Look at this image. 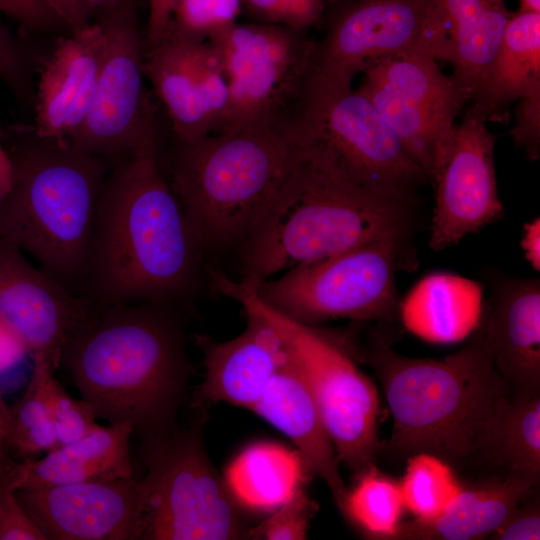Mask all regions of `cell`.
Listing matches in <instances>:
<instances>
[{"label":"cell","instance_id":"obj_11","mask_svg":"<svg viewBox=\"0 0 540 540\" xmlns=\"http://www.w3.org/2000/svg\"><path fill=\"white\" fill-rule=\"evenodd\" d=\"M216 51L229 101L219 132L285 124L315 65L317 43L286 26L234 23L207 39Z\"/></svg>","mask_w":540,"mask_h":540},{"label":"cell","instance_id":"obj_45","mask_svg":"<svg viewBox=\"0 0 540 540\" xmlns=\"http://www.w3.org/2000/svg\"><path fill=\"white\" fill-rule=\"evenodd\" d=\"M528 262L534 269H540V222L539 218L529 222L524 229L521 242Z\"/></svg>","mask_w":540,"mask_h":540},{"label":"cell","instance_id":"obj_3","mask_svg":"<svg viewBox=\"0 0 540 540\" xmlns=\"http://www.w3.org/2000/svg\"><path fill=\"white\" fill-rule=\"evenodd\" d=\"M349 347L373 369L392 415L380 451L398 460L424 452L455 470L484 471L488 428L513 391L494 366L479 322L468 341L442 359L399 354L381 332H372L362 347L350 340Z\"/></svg>","mask_w":540,"mask_h":540},{"label":"cell","instance_id":"obj_7","mask_svg":"<svg viewBox=\"0 0 540 540\" xmlns=\"http://www.w3.org/2000/svg\"><path fill=\"white\" fill-rule=\"evenodd\" d=\"M294 149L382 196L410 202L428 177L352 81L313 68L284 125Z\"/></svg>","mask_w":540,"mask_h":540},{"label":"cell","instance_id":"obj_21","mask_svg":"<svg viewBox=\"0 0 540 540\" xmlns=\"http://www.w3.org/2000/svg\"><path fill=\"white\" fill-rule=\"evenodd\" d=\"M479 320L498 373L515 393H540V281L493 277Z\"/></svg>","mask_w":540,"mask_h":540},{"label":"cell","instance_id":"obj_6","mask_svg":"<svg viewBox=\"0 0 540 540\" xmlns=\"http://www.w3.org/2000/svg\"><path fill=\"white\" fill-rule=\"evenodd\" d=\"M294 158L283 124H252L191 140L177 138L170 185L204 248L242 242Z\"/></svg>","mask_w":540,"mask_h":540},{"label":"cell","instance_id":"obj_37","mask_svg":"<svg viewBox=\"0 0 540 540\" xmlns=\"http://www.w3.org/2000/svg\"><path fill=\"white\" fill-rule=\"evenodd\" d=\"M29 70L22 46L0 21V79L19 97L34 103Z\"/></svg>","mask_w":540,"mask_h":540},{"label":"cell","instance_id":"obj_27","mask_svg":"<svg viewBox=\"0 0 540 540\" xmlns=\"http://www.w3.org/2000/svg\"><path fill=\"white\" fill-rule=\"evenodd\" d=\"M309 480L299 452L273 442L246 447L231 461L224 475L237 504L268 513L289 500Z\"/></svg>","mask_w":540,"mask_h":540},{"label":"cell","instance_id":"obj_44","mask_svg":"<svg viewBox=\"0 0 540 540\" xmlns=\"http://www.w3.org/2000/svg\"><path fill=\"white\" fill-rule=\"evenodd\" d=\"M26 354L20 339L0 317V374L17 365Z\"/></svg>","mask_w":540,"mask_h":540},{"label":"cell","instance_id":"obj_22","mask_svg":"<svg viewBox=\"0 0 540 540\" xmlns=\"http://www.w3.org/2000/svg\"><path fill=\"white\" fill-rule=\"evenodd\" d=\"M251 411L293 442L310 478L323 480L341 508L347 488L340 475V462L311 390L293 357L271 379Z\"/></svg>","mask_w":540,"mask_h":540},{"label":"cell","instance_id":"obj_9","mask_svg":"<svg viewBox=\"0 0 540 540\" xmlns=\"http://www.w3.org/2000/svg\"><path fill=\"white\" fill-rule=\"evenodd\" d=\"M135 540H231L246 535L238 504L212 464L202 422L142 443Z\"/></svg>","mask_w":540,"mask_h":540},{"label":"cell","instance_id":"obj_41","mask_svg":"<svg viewBox=\"0 0 540 540\" xmlns=\"http://www.w3.org/2000/svg\"><path fill=\"white\" fill-rule=\"evenodd\" d=\"M0 11L33 29L45 30L59 22L43 0H0Z\"/></svg>","mask_w":540,"mask_h":540},{"label":"cell","instance_id":"obj_12","mask_svg":"<svg viewBox=\"0 0 540 540\" xmlns=\"http://www.w3.org/2000/svg\"><path fill=\"white\" fill-rule=\"evenodd\" d=\"M96 21L106 39L98 87L85 122L69 141L111 166L137 148L157 145L154 107L144 89L136 0H120Z\"/></svg>","mask_w":540,"mask_h":540},{"label":"cell","instance_id":"obj_35","mask_svg":"<svg viewBox=\"0 0 540 540\" xmlns=\"http://www.w3.org/2000/svg\"><path fill=\"white\" fill-rule=\"evenodd\" d=\"M50 417L59 446L74 442L99 426L89 405L68 394L56 378L51 388Z\"/></svg>","mask_w":540,"mask_h":540},{"label":"cell","instance_id":"obj_46","mask_svg":"<svg viewBox=\"0 0 540 540\" xmlns=\"http://www.w3.org/2000/svg\"><path fill=\"white\" fill-rule=\"evenodd\" d=\"M89 16L97 17L101 13L113 7L120 0H81Z\"/></svg>","mask_w":540,"mask_h":540},{"label":"cell","instance_id":"obj_26","mask_svg":"<svg viewBox=\"0 0 540 540\" xmlns=\"http://www.w3.org/2000/svg\"><path fill=\"white\" fill-rule=\"evenodd\" d=\"M536 94H540V13L518 10L511 13L471 101L487 122H504L513 102Z\"/></svg>","mask_w":540,"mask_h":540},{"label":"cell","instance_id":"obj_20","mask_svg":"<svg viewBox=\"0 0 540 540\" xmlns=\"http://www.w3.org/2000/svg\"><path fill=\"white\" fill-rule=\"evenodd\" d=\"M244 312L246 327L232 339L195 336L204 365L203 380L194 393L196 408L205 402H224L251 410L271 379L291 361L279 332L261 316Z\"/></svg>","mask_w":540,"mask_h":540},{"label":"cell","instance_id":"obj_19","mask_svg":"<svg viewBox=\"0 0 540 540\" xmlns=\"http://www.w3.org/2000/svg\"><path fill=\"white\" fill-rule=\"evenodd\" d=\"M105 48L97 21L56 40L34 97L31 128L38 137L69 140L81 128L94 103Z\"/></svg>","mask_w":540,"mask_h":540},{"label":"cell","instance_id":"obj_38","mask_svg":"<svg viewBox=\"0 0 540 540\" xmlns=\"http://www.w3.org/2000/svg\"><path fill=\"white\" fill-rule=\"evenodd\" d=\"M0 540H46L15 491L0 481Z\"/></svg>","mask_w":540,"mask_h":540},{"label":"cell","instance_id":"obj_32","mask_svg":"<svg viewBox=\"0 0 540 540\" xmlns=\"http://www.w3.org/2000/svg\"><path fill=\"white\" fill-rule=\"evenodd\" d=\"M242 0H176L170 26L187 36L208 39L236 23Z\"/></svg>","mask_w":540,"mask_h":540},{"label":"cell","instance_id":"obj_42","mask_svg":"<svg viewBox=\"0 0 540 540\" xmlns=\"http://www.w3.org/2000/svg\"><path fill=\"white\" fill-rule=\"evenodd\" d=\"M43 2L70 32L79 31L91 23L81 0H43Z\"/></svg>","mask_w":540,"mask_h":540},{"label":"cell","instance_id":"obj_50","mask_svg":"<svg viewBox=\"0 0 540 540\" xmlns=\"http://www.w3.org/2000/svg\"><path fill=\"white\" fill-rule=\"evenodd\" d=\"M4 136H5V132L0 127V140L3 139Z\"/></svg>","mask_w":540,"mask_h":540},{"label":"cell","instance_id":"obj_10","mask_svg":"<svg viewBox=\"0 0 540 540\" xmlns=\"http://www.w3.org/2000/svg\"><path fill=\"white\" fill-rule=\"evenodd\" d=\"M402 237L382 238L293 267L258 286L261 301L299 323L384 321L397 306Z\"/></svg>","mask_w":540,"mask_h":540},{"label":"cell","instance_id":"obj_18","mask_svg":"<svg viewBox=\"0 0 540 540\" xmlns=\"http://www.w3.org/2000/svg\"><path fill=\"white\" fill-rule=\"evenodd\" d=\"M138 479L15 491L46 540H135Z\"/></svg>","mask_w":540,"mask_h":540},{"label":"cell","instance_id":"obj_29","mask_svg":"<svg viewBox=\"0 0 540 540\" xmlns=\"http://www.w3.org/2000/svg\"><path fill=\"white\" fill-rule=\"evenodd\" d=\"M356 477V484L347 489L340 510L364 536L391 540L405 509L400 483L382 474L374 465Z\"/></svg>","mask_w":540,"mask_h":540},{"label":"cell","instance_id":"obj_28","mask_svg":"<svg viewBox=\"0 0 540 540\" xmlns=\"http://www.w3.org/2000/svg\"><path fill=\"white\" fill-rule=\"evenodd\" d=\"M484 471L540 478V393L511 392L487 431Z\"/></svg>","mask_w":540,"mask_h":540},{"label":"cell","instance_id":"obj_43","mask_svg":"<svg viewBox=\"0 0 540 540\" xmlns=\"http://www.w3.org/2000/svg\"><path fill=\"white\" fill-rule=\"evenodd\" d=\"M176 0H149L147 43L156 45L166 34Z\"/></svg>","mask_w":540,"mask_h":540},{"label":"cell","instance_id":"obj_17","mask_svg":"<svg viewBox=\"0 0 540 540\" xmlns=\"http://www.w3.org/2000/svg\"><path fill=\"white\" fill-rule=\"evenodd\" d=\"M144 72L172 122L176 138L191 140L217 133L226 115L229 92L211 43L169 25L150 47Z\"/></svg>","mask_w":540,"mask_h":540},{"label":"cell","instance_id":"obj_8","mask_svg":"<svg viewBox=\"0 0 540 540\" xmlns=\"http://www.w3.org/2000/svg\"><path fill=\"white\" fill-rule=\"evenodd\" d=\"M210 286L267 320L287 344L318 406L340 464L355 476L380 452L379 397L374 382L355 364L347 341L294 321L259 299L256 285L209 271Z\"/></svg>","mask_w":540,"mask_h":540},{"label":"cell","instance_id":"obj_24","mask_svg":"<svg viewBox=\"0 0 540 540\" xmlns=\"http://www.w3.org/2000/svg\"><path fill=\"white\" fill-rule=\"evenodd\" d=\"M539 481L519 474L485 475L463 485L440 514L401 522L391 540H479L489 537L538 486Z\"/></svg>","mask_w":540,"mask_h":540},{"label":"cell","instance_id":"obj_5","mask_svg":"<svg viewBox=\"0 0 540 540\" xmlns=\"http://www.w3.org/2000/svg\"><path fill=\"white\" fill-rule=\"evenodd\" d=\"M31 132L9 154L12 181L0 205V240L85 295L97 205L110 165L69 140Z\"/></svg>","mask_w":540,"mask_h":540},{"label":"cell","instance_id":"obj_16","mask_svg":"<svg viewBox=\"0 0 540 540\" xmlns=\"http://www.w3.org/2000/svg\"><path fill=\"white\" fill-rule=\"evenodd\" d=\"M94 306L0 240V317L33 362L59 369L66 346Z\"/></svg>","mask_w":540,"mask_h":540},{"label":"cell","instance_id":"obj_31","mask_svg":"<svg viewBox=\"0 0 540 540\" xmlns=\"http://www.w3.org/2000/svg\"><path fill=\"white\" fill-rule=\"evenodd\" d=\"M399 483L405 508L420 519L432 518L444 511L464 485L451 465L424 452L407 459L405 474Z\"/></svg>","mask_w":540,"mask_h":540},{"label":"cell","instance_id":"obj_33","mask_svg":"<svg viewBox=\"0 0 540 540\" xmlns=\"http://www.w3.org/2000/svg\"><path fill=\"white\" fill-rule=\"evenodd\" d=\"M318 511V505L306 492L305 485L270 516L247 531L253 539L302 540L307 536L310 521Z\"/></svg>","mask_w":540,"mask_h":540},{"label":"cell","instance_id":"obj_13","mask_svg":"<svg viewBox=\"0 0 540 540\" xmlns=\"http://www.w3.org/2000/svg\"><path fill=\"white\" fill-rule=\"evenodd\" d=\"M358 91L374 105L429 180L468 97L436 58L407 50L366 64Z\"/></svg>","mask_w":540,"mask_h":540},{"label":"cell","instance_id":"obj_49","mask_svg":"<svg viewBox=\"0 0 540 540\" xmlns=\"http://www.w3.org/2000/svg\"><path fill=\"white\" fill-rule=\"evenodd\" d=\"M8 191H9V188L0 181V205L2 201L4 200Z\"/></svg>","mask_w":540,"mask_h":540},{"label":"cell","instance_id":"obj_23","mask_svg":"<svg viewBox=\"0 0 540 540\" xmlns=\"http://www.w3.org/2000/svg\"><path fill=\"white\" fill-rule=\"evenodd\" d=\"M128 423L99 425L86 436L45 456L11 465L0 478L13 491L87 481L134 477Z\"/></svg>","mask_w":540,"mask_h":540},{"label":"cell","instance_id":"obj_2","mask_svg":"<svg viewBox=\"0 0 540 540\" xmlns=\"http://www.w3.org/2000/svg\"><path fill=\"white\" fill-rule=\"evenodd\" d=\"M62 366L96 419L130 424L142 443L177 428L192 368L173 306L95 303Z\"/></svg>","mask_w":540,"mask_h":540},{"label":"cell","instance_id":"obj_36","mask_svg":"<svg viewBox=\"0 0 540 540\" xmlns=\"http://www.w3.org/2000/svg\"><path fill=\"white\" fill-rule=\"evenodd\" d=\"M258 23L305 30L321 17L325 0H242Z\"/></svg>","mask_w":540,"mask_h":540},{"label":"cell","instance_id":"obj_15","mask_svg":"<svg viewBox=\"0 0 540 540\" xmlns=\"http://www.w3.org/2000/svg\"><path fill=\"white\" fill-rule=\"evenodd\" d=\"M442 36L435 0H358L317 43L314 69L352 81L366 64L407 50L439 60Z\"/></svg>","mask_w":540,"mask_h":540},{"label":"cell","instance_id":"obj_48","mask_svg":"<svg viewBox=\"0 0 540 540\" xmlns=\"http://www.w3.org/2000/svg\"><path fill=\"white\" fill-rule=\"evenodd\" d=\"M519 10L540 13V0H519Z\"/></svg>","mask_w":540,"mask_h":540},{"label":"cell","instance_id":"obj_1","mask_svg":"<svg viewBox=\"0 0 540 540\" xmlns=\"http://www.w3.org/2000/svg\"><path fill=\"white\" fill-rule=\"evenodd\" d=\"M204 249L161 173L157 145L137 148L104 178L85 295L101 305L173 306L196 288Z\"/></svg>","mask_w":540,"mask_h":540},{"label":"cell","instance_id":"obj_4","mask_svg":"<svg viewBox=\"0 0 540 540\" xmlns=\"http://www.w3.org/2000/svg\"><path fill=\"white\" fill-rule=\"evenodd\" d=\"M409 224L410 202L365 189L295 150L289 172L241 242V279L258 286L364 243L405 238Z\"/></svg>","mask_w":540,"mask_h":540},{"label":"cell","instance_id":"obj_40","mask_svg":"<svg viewBox=\"0 0 540 540\" xmlns=\"http://www.w3.org/2000/svg\"><path fill=\"white\" fill-rule=\"evenodd\" d=\"M516 124L510 135L514 144L534 161L540 155V94L519 100L515 110Z\"/></svg>","mask_w":540,"mask_h":540},{"label":"cell","instance_id":"obj_47","mask_svg":"<svg viewBox=\"0 0 540 540\" xmlns=\"http://www.w3.org/2000/svg\"><path fill=\"white\" fill-rule=\"evenodd\" d=\"M0 181L9 189L12 181V163L9 154L0 146Z\"/></svg>","mask_w":540,"mask_h":540},{"label":"cell","instance_id":"obj_25","mask_svg":"<svg viewBox=\"0 0 540 540\" xmlns=\"http://www.w3.org/2000/svg\"><path fill=\"white\" fill-rule=\"evenodd\" d=\"M451 75L472 100L502 40L511 12L505 0H435Z\"/></svg>","mask_w":540,"mask_h":540},{"label":"cell","instance_id":"obj_30","mask_svg":"<svg viewBox=\"0 0 540 540\" xmlns=\"http://www.w3.org/2000/svg\"><path fill=\"white\" fill-rule=\"evenodd\" d=\"M411 296L402 316L406 327L433 342L459 341L470 335L481 317L476 296Z\"/></svg>","mask_w":540,"mask_h":540},{"label":"cell","instance_id":"obj_34","mask_svg":"<svg viewBox=\"0 0 540 540\" xmlns=\"http://www.w3.org/2000/svg\"><path fill=\"white\" fill-rule=\"evenodd\" d=\"M55 371L41 361H34L27 387L11 409L9 441L28 428L50 417L51 388ZM9 445V442H8Z\"/></svg>","mask_w":540,"mask_h":540},{"label":"cell","instance_id":"obj_39","mask_svg":"<svg viewBox=\"0 0 540 540\" xmlns=\"http://www.w3.org/2000/svg\"><path fill=\"white\" fill-rule=\"evenodd\" d=\"M493 540L540 539V505L535 488L489 536Z\"/></svg>","mask_w":540,"mask_h":540},{"label":"cell","instance_id":"obj_14","mask_svg":"<svg viewBox=\"0 0 540 540\" xmlns=\"http://www.w3.org/2000/svg\"><path fill=\"white\" fill-rule=\"evenodd\" d=\"M487 123L472 104L433 163L429 174L435 190L432 250L457 244L503 216L494 165L496 137Z\"/></svg>","mask_w":540,"mask_h":540}]
</instances>
